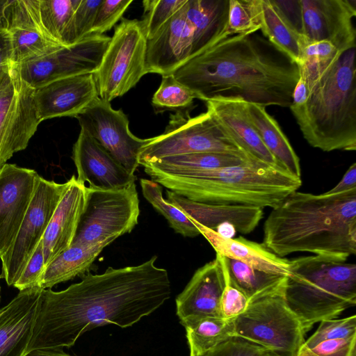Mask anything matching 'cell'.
Listing matches in <instances>:
<instances>
[{"label":"cell","instance_id":"obj_1","mask_svg":"<svg viewBox=\"0 0 356 356\" xmlns=\"http://www.w3.org/2000/svg\"><path fill=\"white\" fill-rule=\"evenodd\" d=\"M156 259L88 273L60 291L43 289L27 353L70 348L88 330L108 324L126 328L159 309L170 298L171 284Z\"/></svg>","mask_w":356,"mask_h":356},{"label":"cell","instance_id":"obj_2","mask_svg":"<svg viewBox=\"0 0 356 356\" xmlns=\"http://www.w3.org/2000/svg\"><path fill=\"white\" fill-rule=\"evenodd\" d=\"M197 99L290 107L297 63L256 33L222 38L172 74Z\"/></svg>","mask_w":356,"mask_h":356},{"label":"cell","instance_id":"obj_3","mask_svg":"<svg viewBox=\"0 0 356 356\" xmlns=\"http://www.w3.org/2000/svg\"><path fill=\"white\" fill-rule=\"evenodd\" d=\"M263 244L280 257L305 252L346 261L356 253V188L291 193L266 220Z\"/></svg>","mask_w":356,"mask_h":356},{"label":"cell","instance_id":"obj_4","mask_svg":"<svg viewBox=\"0 0 356 356\" xmlns=\"http://www.w3.org/2000/svg\"><path fill=\"white\" fill-rule=\"evenodd\" d=\"M152 180L190 200L274 208L302 185L280 166L257 160L220 168L167 173L144 169Z\"/></svg>","mask_w":356,"mask_h":356},{"label":"cell","instance_id":"obj_5","mask_svg":"<svg viewBox=\"0 0 356 356\" xmlns=\"http://www.w3.org/2000/svg\"><path fill=\"white\" fill-rule=\"evenodd\" d=\"M355 51L353 47L342 53L309 86L306 102L289 107L313 147L356 149Z\"/></svg>","mask_w":356,"mask_h":356},{"label":"cell","instance_id":"obj_6","mask_svg":"<svg viewBox=\"0 0 356 356\" xmlns=\"http://www.w3.org/2000/svg\"><path fill=\"white\" fill-rule=\"evenodd\" d=\"M284 298L306 332L356 303V265L318 255L289 260Z\"/></svg>","mask_w":356,"mask_h":356},{"label":"cell","instance_id":"obj_7","mask_svg":"<svg viewBox=\"0 0 356 356\" xmlns=\"http://www.w3.org/2000/svg\"><path fill=\"white\" fill-rule=\"evenodd\" d=\"M218 40L216 27L194 0L186 3L147 40L145 74H172Z\"/></svg>","mask_w":356,"mask_h":356},{"label":"cell","instance_id":"obj_8","mask_svg":"<svg viewBox=\"0 0 356 356\" xmlns=\"http://www.w3.org/2000/svg\"><path fill=\"white\" fill-rule=\"evenodd\" d=\"M284 288L249 300L233 320L235 337L281 356H297L306 332L285 300Z\"/></svg>","mask_w":356,"mask_h":356},{"label":"cell","instance_id":"obj_9","mask_svg":"<svg viewBox=\"0 0 356 356\" xmlns=\"http://www.w3.org/2000/svg\"><path fill=\"white\" fill-rule=\"evenodd\" d=\"M139 213L135 183L106 191L86 186L84 206L71 245L115 241L132 231L138 224Z\"/></svg>","mask_w":356,"mask_h":356},{"label":"cell","instance_id":"obj_10","mask_svg":"<svg viewBox=\"0 0 356 356\" xmlns=\"http://www.w3.org/2000/svg\"><path fill=\"white\" fill-rule=\"evenodd\" d=\"M147 38L138 19H122L103 55L95 80L101 99L111 102L133 88L145 74Z\"/></svg>","mask_w":356,"mask_h":356},{"label":"cell","instance_id":"obj_11","mask_svg":"<svg viewBox=\"0 0 356 356\" xmlns=\"http://www.w3.org/2000/svg\"><path fill=\"white\" fill-rule=\"evenodd\" d=\"M202 152H222L252 159L236 145L207 111L193 118H186L179 113L171 115L165 131L151 138L142 147L138 161L140 165L164 157Z\"/></svg>","mask_w":356,"mask_h":356},{"label":"cell","instance_id":"obj_12","mask_svg":"<svg viewBox=\"0 0 356 356\" xmlns=\"http://www.w3.org/2000/svg\"><path fill=\"white\" fill-rule=\"evenodd\" d=\"M40 122L34 89L13 66L0 76V169L15 153L26 149Z\"/></svg>","mask_w":356,"mask_h":356},{"label":"cell","instance_id":"obj_13","mask_svg":"<svg viewBox=\"0 0 356 356\" xmlns=\"http://www.w3.org/2000/svg\"><path fill=\"white\" fill-rule=\"evenodd\" d=\"M66 186V182L58 184L39 177L17 236L10 248L0 257L2 262L0 277L8 286H13L17 281L42 241Z\"/></svg>","mask_w":356,"mask_h":356},{"label":"cell","instance_id":"obj_14","mask_svg":"<svg viewBox=\"0 0 356 356\" xmlns=\"http://www.w3.org/2000/svg\"><path fill=\"white\" fill-rule=\"evenodd\" d=\"M110 40L104 34H91L70 47H61L15 67L33 89L63 78L94 74Z\"/></svg>","mask_w":356,"mask_h":356},{"label":"cell","instance_id":"obj_15","mask_svg":"<svg viewBox=\"0 0 356 356\" xmlns=\"http://www.w3.org/2000/svg\"><path fill=\"white\" fill-rule=\"evenodd\" d=\"M76 118L81 129L87 131L127 172L134 175L140 165V149L151 138L142 139L134 136L122 111L113 109L110 102L99 97Z\"/></svg>","mask_w":356,"mask_h":356},{"label":"cell","instance_id":"obj_16","mask_svg":"<svg viewBox=\"0 0 356 356\" xmlns=\"http://www.w3.org/2000/svg\"><path fill=\"white\" fill-rule=\"evenodd\" d=\"M300 35L308 42L326 40L341 53L356 47V0H299Z\"/></svg>","mask_w":356,"mask_h":356},{"label":"cell","instance_id":"obj_17","mask_svg":"<svg viewBox=\"0 0 356 356\" xmlns=\"http://www.w3.org/2000/svg\"><path fill=\"white\" fill-rule=\"evenodd\" d=\"M39 177L34 170L15 164L0 169V257L17 236Z\"/></svg>","mask_w":356,"mask_h":356},{"label":"cell","instance_id":"obj_18","mask_svg":"<svg viewBox=\"0 0 356 356\" xmlns=\"http://www.w3.org/2000/svg\"><path fill=\"white\" fill-rule=\"evenodd\" d=\"M166 200L188 218L222 236L232 238L236 232H252L263 218V208L241 204H207L194 202L166 191Z\"/></svg>","mask_w":356,"mask_h":356},{"label":"cell","instance_id":"obj_19","mask_svg":"<svg viewBox=\"0 0 356 356\" xmlns=\"http://www.w3.org/2000/svg\"><path fill=\"white\" fill-rule=\"evenodd\" d=\"M97 97L94 74L63 78L34 89V101L39 120L74 117Z\"/></svg>","mask_w":356,"mask_h":356},{"label":"cell","instance_id":"obj_20","mask_svg":"<svg viewBox=\"0 0 356 356\" xmlns=\"http://www.w3.org/2000/svg\"><path fill=\"white\" fill-rule=\"evenodd\" d=\"M6 29L10 38L13 66L63 47L43 29L38 0H10L6 13Z\"/></svg>","mask_w":356,"mask_h":356},{"label":"cell","instance_id":"obj_21","mask_svg":"<svg viewBox=\"0 0 356 356\" xmlns=\"http://www.w3.org/2000/svg\"><path fill=\"white\" fill-rule=\"evenodd\" d=\"M72 159L76 179L98 190H116L135 183L136 177L127 172L88 133L81 129L73 146Z\"/></svg>","mask_w":356,"mask_h":356},{"label":"cell","instance_id":"obj_22","mask_svg":"<svg viewBox=\"0 0 356 356\" xmlns=\"http://www.w3.org/2000/svg\"><path fill=\"white\" fill-rule=\"evenodd\" d=\"M227 278L220 257L199 268L176 298L180 321L204 317H222L220 298Z\"/></svg>","mask_w":356,"mask_h":356},{"label":"cell","instance_id":"obj_23","mask_svg":"<svg viewBox=\"0 0 356 356\" xmlns=\"http://www.w3.org/2000/svg\"><path fill=\"white\" fill-rule=\"evenodd\" d=\"M42 291H20L0 309V356L26 355Z\"/></svg>","mask_w":356,"mask_h":356},{"label":"cell","instance_id":"obj_24","mask_svg":"<svg viewBox=\"0 0 356 356\" xmlns=\"http://www.w3.org/2000/svg\"><path fill=\"white\" fill-rule=\"evenodd\" d=\"M66 183L42 239L44 267L70 247L84 206L85 184L78 181L74 175Z\"/></svg>","mask_w":356,"mask_h":356},{"label":"cell","instance_id":"obj_25","mask_svg":"<svg viewBox=\"0 0 356 356\" xmlns=\"http://www.w3.org/2000/svg\"><path fill=\"white\" fill-rule=\"evenodd\" d=\"M206 104L207 111L243 153L253 159L280 166L248 120L242 100L214 99Z\"/></svg>","mask_w":356,"mask_h":356},{"label":"cell","instance_id":"obj_26","mask_svg":"<svg viewBox=\"0 0 356 356\" xmlns=\"http://www.w3.org/2000/svg\"><path fill=\"white\" fill-rule=\"evenodd\" d=\"M191 220L197 228L200 234L211 245L217 254L239 261L254 269L267 273L289 275V260L275 254L263 243L254 242L242 236L224 237L213 230Z\"/></svg>","mask_w":356,"mask_h":356},{"label":"cell","instance_id":"obj_27","mask_svg":"<svg viewBox=\"0 0 356 356\" xmlns=\"http://www.w3.org/2000/svg\"><path fill=\"white\" fill-rule=\"evenodd\" d=\"M254 23L264 37L296 63L300 60L301 35L273 0H246Z\"/></svg>","mask_w":356,"mask_h":356},{"label":"cell","instance_id":"obj_28","mask_svg":"<svg viewBox=\"0 0 356 356\" xmlns=\"http://www.w3.org/2000/svg\"><path fill=\"white\" fill-rule=\"evenodd\" d=\"M243 104L248 120L279 165L301 178L300 159L277 121L266 111V107L244 101Z\"/></svg>","mask_w":356,"mask_h":356},{"label":"cell","instance_id":"obj_29","mask_svg":"<svg viewBox=\"0 0 356 356\" xmlns=\"http://www.w3.org/2000/svg\"><path fill=\"white\" fill-rule=\"evenodd\" d=\"M113 241L107 240L91 245H71L44 267L39 287L51 289L56 284L85 274L104 248Z\"/></svg>","mask_w":356,"mask_h":356},{"label":"cell","instance_id":"obj_30","mask_svg":"<svg viewBox=\"0 0 356 356\" xmlns=\"http://www.w3.org/2000/svg\"><path fill=\"white\" fill-rule=\"evenodd\" d=\"M219 256L229 282L240 290L249 300L285 286L287 276L267 273L239 261Z\"/></svg>","mask_w":356,"mask_h":356},{"label":"cell","instance_id":"obj_31","mask_svg":"<svg viewBox=\"0 0 356 356\" xmlns=\"http://www.w3.org/2000/svg\"><path fill=\"white\" fill-rule=\"evenodd\" d=\"M250 160L254 159L228 153L202 152L164 157L140 165L147 170L177 173L237 165Z\"/></svg>","mask_w":356,"mask_h":356},{"label":"cell","instance_id":"obj_32","mask_svg":"<svg viewBox=\"0 0 356 356\" xmlns=\"http://www.w3.org/2000/svg\"><path fill=\"white\" fill-rule=\"evenodd\" d=\"M234 319L204 317L180 321L186 330L190 356L204 353L234 336Z\"/></svg>","mask_w":356,"mask_h":356},{"label":"cell","instance_id":"obj_33","mask_svg":"<svg viewBox=\"0 0 356 356\" xmlns=\"http://www.w3.org/2000/svg\"><path fill=\"white\" fill-rule=\"evenodd\" d=\"M80 0H38L41 24L47 35L63 47H67L71 22Z\"/></svg>","mask_w":356,"mask_h":356},{"label":"cell","instance_id":"obj_34","mask_svg":"<svg viewBox=\"0 0 356 356\" xmlns=\"http://www.w3.org/2000/svg\"><path fill=\"white\" fill-rule=\"evenodd\" d=\"M144 197L168 220L175 232L184 237H195L200 234L197 228L186 215L163 198L162 186L147 179L140 180Z\"/></svg>","mask_w":356,"mask_h":356},{"label":"cell","instance_id":"obj_35","mask_svg":"<svg viewBox=\"0 0 356 356\" xmlns=\"http://www.w3.org/2000/svg\"><path fill=\"white\" fill-rule=\"evenodd\" d=\"M197 98L188 88L179 83L172 74L162 76L160 86L154 94L152 103L159 108H185Z\"/></svg>","mask_w":356,"mask_h":356},{"label":"cell","instance_id":"obj_36","mask_svg":"<svg viewBox=\"0 0 356 356\" xmlns=\"http://www.w3.org/2000/svg\"><path fill=\"white\" fill-rule=\"evenodd\" d=\"M187 0H146L143 1L144 18L141 22L147 40L151 39Z\"/></svg>","mask_w":356,"mask_h":356},{"label":"cell","instance_id":"obj_37","mask_svg":"<svg viewBox=\"0 0 356 356\" xmlns=\"http://www.w3.org/2000/svg\"><path fill=\"white\" fill-rule=\"evenodd\" d=\"M356 335V316L343 318L323 320L315 332L303 343L310 348L318 342L328 339H348Z\"/></svg>","mask_w":356,"mask_h":356},{"label":"cell","instance_id":"obj_38","mask_svg":"<svg viewBox=\"0 0 356 356\" xmlns=\"http://www.w3.org/2000/svg\"><path fill=\"white\" fill-rule=\"evenodd\" d=\"M103 0H80L69 29L67 47L90 35L98 8Z\"/></svg>","mask_w":356,"mask_h":356},{"label":"cell","instance_id":"obj_39","mask_svg":"<svg viewBox=\"0 0 356 356\" xmlns=\"http://www.w3.org/2000/svg\"><path fill=\"white\" fill-rule=\"evenodd\" d=\"M259 30L251 15L246 0H229L228 15L225 33L249 35Z\"/></svg>","mask_w":356,"mask_h":356},{"label":"cell","instance_id":"obj_40","mask_svg":"<svg viewBox=\"0 0 356 356\" xmlns=\"http://www.w3.org/2000/svg\"><path fill=\"white\" fill-rule=\"evenodd\" d=\"M132 2V0H103L96 13L90 35H103L111 29Z\"/></svg>","mask_w":356,"mask_h":356},{"label":"cell","instance_id":"obj_41","mask_svg":"<svg viewBox=\"0 0 356 356\" xmlns=\"http://www.w3.org/2000/svg\"><path fill=\"white\" fill-rule=\"evenodd\" d=\"M356 335L348 339H328L300 348L297 356H356Z\"/></svg>","mask_w":356,"mask_h":356},{"label":"cell","instance_id":"obj_42","mask_svg":"<svg viewBox=\"0 0 356 356\" xmlns=\"http://www.w3.org/2000/svg\"><path fill=\"white\" fill-rule=\"evenodd\" d=\"M267 350H268L247 340L233 337L195 356H263Z\"/></svg>","mask_w":356,"mask_h":356},{"label":"cell","instance_id":"obj_43","mask_svg":"<svg viewBox=\"0 0 356 356\" xmlns=\"http://www.w3.org/2000/svg\"><path fill=\"white\" fill-rule=\"evenodd\" d=\"M44 269V257L41 241L24 267L20 277L13 285L20 291L39 286Z\"/></svg>","mask_w":356,"mask_h":356},{"label":"cell","instance_id":"obj_44","mask_svg":"<svg viewBox=\"0 0 356 356\" xmlns=\"http://www.w3.org/2000/svg\"><path fill=\"white\" fill-rule=\"evenodd\" d=\"M225 275L227 282L220 298L221 316L224 318L234 319L245 312L249 300L240 290L229 282L226 272Z\"/></svg>","mask_w":356,"mask_h":356},{"label":"cell","instance_id":"obj_45","mask_svg":"<svg viewBox=\"0 0 356 356\" xmlns=\"http://www.w3.org/2000/svg\"><path fill=\"white\" fill-rule=\"evenodd\" d=\"M13 67V49L10 35L6 27L0 28V76Z\"/></svg>","mask_w":356,"mask_h":356},{"label":"cell","instance_id":"obj_46","mask_svg":"<svg viewBox=\"0 0 356 356\" xmlns=\"http://www.w3.org/2000/svg\"><path fill=\"white\" fill-rule=\"evenodd\" d=\"M356 188V163H353L346 170L340 181L326 194L342 193Z\"/></svg>","mask_w":356,"mask_h":356},{"label":"cell","instance_id":"obj_47","mask_svg":"<svg viewBox=\"0 0 356 356\" xmlns=\"http://www.w3.org/2000/svg\"><path fill=\"white\" fill-rule=\"evenodd\" d=\"M309 89L305 79L299 76L298 81L292 95V103L290 106H298L304 104L309 96Z\"/></svg>","mask_w":356,"mask_h":356},{"label":"cell","instance_id":"obj_48","mask_svg":"<svg viewBox=\"0 0 356 356\" xmlns=\"http://www.w3.org/2000/svg\"><path fill=\"white\" fill-rule=\"evenodd\" d=\"M25 356H71L64 353L62 349L46 348L36 349L28 352Z\"/></svg>","mask_w":356,"mask_h":356},{"label":"cell","instance_id":"obj_49","mask_svg":"<svg viewBox=\"0 0 356 356\" xmlns=\"http://www.w3.org/2000/svg\"><path fill=\"white\" fill-rule=\"evenodd\" d=\"M10 0H0V28L6 27V13Z\"/></svg>","mask_w":356,"mask_h":356},{"label":"cell","instance_id":"obj_50","mask_svg":"<svg viewBox=\"0 0 356 356\" xmlns=\"http://www.w3.org/2000/svg\"><path fill=\"white\" fill-rule=\"evenodd\" d=\"M263 356H281L276 353L273 351L267 350L266 353Z\"/></svg>","mask_w":356,"mask_h":356},{"label":"cell","instance_id":"obj_51","mask_svg":"<svg viewBox=\"0 0 356 356\" xmlns=\"http://www.w3.org/2000/svg\"><path fill=\"white\" fill-rule=\"evenodd\" d=\"M0 278H1V277H0ZM0 291H1V287H0Z\"/></svg>","mask_w":356,"mask_h":356}]
</instances>
